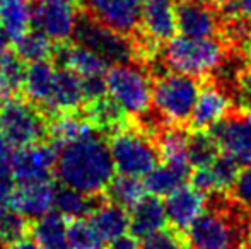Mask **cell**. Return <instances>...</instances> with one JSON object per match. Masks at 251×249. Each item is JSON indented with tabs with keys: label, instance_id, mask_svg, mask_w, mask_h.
<instances>
[{
	"label": "cell",
	"instance_id": "83f0119b",
	"mask_svg": "<svg viewBox=\"0 0 251 249\" xmlns=\"http://www.w3.org/2000/svg\"><path fill=\"white\" fill-rule=\"evenodd\" d=\"M155 147L164 162L188 164V135L181 128L166 126L155 133Z\"/></svg>",
	"mask_w": 251,
	"mask_h": 249
},
{
	"label": "cell",
	"instance_id": "681fc988",
	"mask_svg": "<svg viewBox=\"0 0 251 249\" xmlns=\"http://www.w3.org/2000/svg\"><path fill=\"white\" fill-rule=\"evenodd\" d=\"M246 241H248L250 248H251V219L248 220V229H246Z\"/></svg>",
	"mask_w": 251,
	"mask_h": 249
},
{
	"label": "cell",
	"instance_id": "d590c367",
	"mask_svg": "<svg viewBox=\"0 0 251 249\" xmlns=\"http://www.w3.org/2000/svg\"><path fill=\"white\" fill-rule=\"evenodd\" d=\"M27 232V219L21 215L16 208L5 206L0 208V237L5 243H14L26 236Z\"/></svg>",
	"mask_w": 251,
	"mask_h": 249
},
{
	"label": "cell",
	"instance_id": "e575fe53",
	"mask_svg": "<svg viewBox=\"0 0 251 249\" xmlns=\"http://www.w3.org/2000/svg\"><path fill=\"white\" fill-rule=\"evenodd\" d=\"M241 160L232 157L231 154L224 152L222 156H217V159L210 164L215 183H217V191H224L227 188H232L239 171H241Z\"/></svg>",
	"mask_w": 251,
	"mask_h": 249
},
{
	"label": "cell",
	"instance_id": "ffe728a7",
	"mask_svg": "<svg viewBox=\"0 0 251 249\" xmlns=\"http://www.w3.org/2000/svg\"><path fill=\"white\" fill-rule=\"evenodd\" d=\"M130 212V232L135 237H146L152 232L164 229L168 217H166L164 202L159 200V196H142L137 205H133Z\"/></svg>",
	"mask_w": 251,
	"mask_h": 249
},
{
	"label": "cell",
	"instance_id": "ab89813d",
	"mask_svg": "<svg viewBox=\"0 0 251 249\" xmlns=\"http://www.w3.org/2000/svg\"><path fill=\"white\" fill-rule=\"evenodd\" d=\"M82 89H84V99L87 103H93L106 96L108 86H106L104 73L102 75H89L82 77Z\"/></svg>",
	"mask_w": 251,
	"mask_h": 249
},
{
	"label": "cell",
	"instance_id": "4dcf8cb0",
	"mask_svg": "<svg viewBox=\"0 0 251 249\" xmlns=\"http://www.w3.org/2000/svg\"><path fill=\"white\" fill-rule=\"evenodd\" d=\"M14 43H16V55L27 63L48 60L50 57H53V51H55L51 45L53 41L40 29L27 31Z\"/></svg>",
	"mask_w": 251,
	"mask_h": 249
},
{
	"label": "cell",
	"instance_id": "b9f144b4",
	"mask_svg": "<svg viewBox=\"0 0 251 249\" xmlns=\"http://www.w3.org/2000/svg\"><path fill=\"white\" fill-rule=\"evenodd\" d=\"M232 7H234V14L251 23V0H234Z\"/></svg>",
	"mask_w": 251,
	"mask_h": 249
},
{
	"label": "cell",
	"instance_id": "5b68a950",
	"mask_svg": "<svg viewBox=\"0 0 251 249\" xmlns=\"http://www.w3.org/2000/svg\"><path fill=\"white\" fill-rule=\"evenodd\" d=\"M200 86L197 77L168 72L157 77L152 89L154 110L169 123H185L192 118Z\"/></svg>",
	"mask_w": 251,
	"mask_h": 249
},
{
	"label": "cell",
	"instance_id": "cb8c5ba5",
	"mask_svg": "<svg viewBox=\"0 0 251 249\" xmlns=\"http://www.w3.org/2000/svg\"><path fill=\"white\" fill-rule=\"evenodd\" d=\"M31 234L40 249H70L67 219L58 212H48L34 220Z\"/></svg>",
	"mask_w": 251,
	"mask_h": 249
},
{
	"label": "cell",
	"instance_id": "816d5d0a",
	"mask_svg": "<svg viewBox=\"0 0 251 249\" xmlns=\"http://www.w3.org/2000/svg\"><path fill=\"white\" fill-rule=\"evenodd\" d=\"M69 2H70V0H69Z\"/></svg>",
	"mask_w": 251,
	"mask_h": 249
},
{
	"label": "cell",
	"instance_id": "74e56055",
	"mask_svg": "<svg viewBox=\"0 0 251 249\" xmlns=\"http://www.w3.org/2000/svg\"><path fill=\"white\" fill-rule=\"evenodd\" d=\"M232 196L234 202L243 208L251 210V164L248 162L241 167L234 184H232Z\"/></svg>",
	"mask_w": 251,
	"mask_h": 249
},
{
	"label": "cell",
	"instance_id": "f1b7e54d",
	"mask_svg": "<svg viewBox=\"0 0 251 249\" xmlns=\"http://www.w3.org/2000/svg\"><path fill=\"white\" fill-rule=\"evenodd\" d=\"M94 128L86 116H80L77 111L72 113H60L56 116L50 118V128H48V138L50 142L55 143L56 147L77 138Z\"/></svg>",
	"mask_w": 251,
	"mask_h": 249
},
{
	"label": "cell",
	"instance_id": "d6986e66",
	"mask_svg": "<svg viewBox=\"0 0 251 249\" xmlns=\"http://www.w3.org/2000/svg\"><path fill=\"white\" fill-rule=\"evenodd\" d=\"M55 60L60 67L70 68L80 77H89V75H102L106 70L109 68V63L93 51L91 48L84 46V45H65L62 43L55 51Z\"/></svg>",
	"mask_w": 251,
	"mask_h": 249
},
{
	"label": "cell",
	"instance_id": "f546056e",
	"mask_svg": "<svg viewBox=\"0 0 251 249\" xmlns=\"http://www.w3.org/2000/svg\"><path fill=\"white\" fill-rule=\"evenodd\" d=\"M144 195H146L144 183L139 178L128 176V174L113 176V180L109 181L104 189L106 198L116 205L123 206V208H132L142 200Z\"/></svg>",
	"mask_w": 251,
	"mask_h": 249
},
{
	"label": "cell",
	"instance_id": "d6a6232c",
	"mask_svg": "<svg viewBox=\"0 0 251 249\" xmlns=\"http://www.w3.org/2000/svg\"><path fill=\"white\" fill-rule=\"evenodd\" d=\"M219 143L207 130H197L188 135V160L192 166H208L219 156Z\"/></svg>",
	"mask_w": 251,
	"mask_h": 249
},
{
	"label": "cell",
	"instance_id": "4fadbf2b",
	"mask_svg": "<svg viewBox=\"0 0 251 249\" xmlns=\"http://www.w3.org/2000/svg\"><path fill=\"white\" fill-rule=\"evenodd\" d=\"M208 132L217 140L222 152L231 154L243 164L251 160V114L226 116Z\"/></svg>",
	"mask_w": 251,
	"mask_h": 249
},
{
	"label": "cell",
	"instance_id": "6da1fadb",
	"mask_svg": "<svg viewBox=\"0 0 251 249\" xmlns=\"http://www.w3.org/2000/svg\"><path fill=\"white\" fill-rule=\"evenodd\" d=\"M104 135L98 128H91L58 147L55 174L60 183L87 195L104 191L116 171Z\"/></svg>",
	"mask_w": 251,
	"mask_h": 249
},
{
	"label": "cell",
	"instance_id": "1f68e13d",
	"mask_svg": "<svg viewBox=\"0 0 251 249\" xmlns=\"http://www.w3.org/2000/svg\"><path fill=\"white\" fill-rule=\"evenodd\" d=\"M23 60L16 55V51H9L0 60V97L3 101L10 99L16 92L23 89L26 67Z\"/></svg>",
	"mask_w": 251,
	"mask_h": 249
},
{
	"label": "cell",
	"instance_id": "30bf717a",
	"mask_svg": "<svg viewBox=\"0 0 251 249\" xmlns=\"http://www.w3.org/2000/svg\"><path fill=\"white\" fill-rule=\"evenodd\" d=\"M144 41L139 45L140 55L149 57L159 43L169 41L178 31L175 0H144L140 10Z\"/></svg>",
	"mask_w": 251,
	"mask_h": 249
},
{
	"label": "cell",
	"instance_id": "f35d334b",
	"mask_svg": "<svg viewBox=\"0 0 251 249\" xmlns=\"http://www.w3.org/2000/svg\"><path fill=\"white\" fill-rule=\"evenodd\" d=\"M14 184H16V176L10 160H0V208L10 206V200L16 191Z\"/></svg>",
	"mask_w": 251,
	"mask_h": 249
},
{
	"label": "cell",
	"instance_id": "44dd1931",
	"mask_svg": "<svg viewBox=\"0 0 251 249\" xmlns=\"http://www.w3.org/2000/svg\"><path fill=\"white\" fill-rule=\"evenodd\" d=\"M55 75L56 68L47 60L34 62L26 68V75H24L23 84L24 94H26V97L31 103L36 104L38 108H41V111L50 103Z\"/></svg>",
	"mask_w": 251,
	"mask_h": 249
},
{
	"label": "cell",
	"instance_id": "52a82bcc",
	"mask_svg": "<svg viewBox=\"0 0 251 249\" xmlns=\"http://www.w3.org/2000/svg\"><path fill=\"white\" fill-rule=\"evenodd\" d=\"M50 120L33 103L7 99L0 106V132L14 147H26L48 138Z\"/></svg>",
	"mask_w": 251,
	"mask_h": 249
},
{
	"label": "cell",
	"instance_id": "836d02e7",
	"mask_svg": "<svg viewBox=\"0 0 251 249\" xmlns=\"http://www.w3.org/2000/svg\"><path fill=\"white\" fill-rule=\"evenodd\" d=\"M69 244L70 249H102L104 239L91 220L75 219L69 226Z\"/></svg>",
	"mask_w": 251,
	"mask_h": 249
},
{
	"label": "cell",
	"instance_id": "d4e9b609",
	"mask_svg": "<svg viewBox=\"0 0 251 249\" xmlns=\"http://www.w3.org/2000/svg\"><path fill=\"white\" fill-rule=\"evenodd\" d=\"M190 178L188 164H173L164 162L161 166H155L144 176V186L151 195L168 196L175 189L185 184Z\"/></svg>",
	"mask_w": 251,
	"mask_h": 249
},
{
	"label": "cell",
	"instance_id": "277c9868",
	"mask_svg": "<svg viewBox=\"0 0 251 249\" xmlns=\"http://www.w3.org/2000/svg\"><path fill=\"white\" fill-rule=\"evenodd\" d=\"M186 239L193 249H239L246 239V229L231 210L214 206L188 227Z\"/></svg>",
	"mask_w": 251,
	"mask_h": 249
},
{
	"label": "cell",
	"instance_id": "e0dca14e",
	"mask_svg": "<svg viewBox=\"0 0 251 249\" xmlns=\"http://www.w3.org/2000/svg\"><path fill=\"white\" fill-rule=\"evenodd\" d=\"M231 110V97L219 84H208L200 89L193 108L190 123L195 130H210L227 116Z\"/></svg>",
	"mask_w": 251,
	"mask_h": 249
},
{
	"label": "cell",
	"instance_id": "7402d4cb",
	"mask_svg": "<svg viewBox=\"0 0 251 249\" xmlns=\"http://www.w3.org/2000/svg\"><path fill=\"white\" fill-rule=\"evenodd\" d=\"M91 222L96 227L104 243L125 236L130 230V215L125 208L104 198L91 213Z\"/></svg>",
	"mask_w": 251,
	"mask_h": 249
},
{
	"label": "cell",
	"instance_id": "484cf974",
	"mask_svg": "<svg viewBox=\"0 0 251 249\" xmlns=\"http://www.w3.org/2000/svg\"><path fill=\"white\" fill-rule=\"evenodd\" d=\"M125 111L123 108L109 97H101L93 103H87V108L84 111V116L94 128H98L102 133H115L120 128L125 126Z\"/></svg>",
	"mask_w": 251,
	"mask_h": 249
},
{
	"label": "cell",
	"instance_id": "7c38bea8",
	"mask_svg": "<svg viewBox=\"0 0 251 249\" xmlns=\"http://www.w3.org/2000/svg\"><path fill=\"white\" fill-rule=\"evenodd\" d=\"M144 0H82L87 16L122 34H132L140 24Z\"/></svg>",
	"mask_w": 251,
	"mask_h": 249
},
{
	"label": "cell",
	"instance_id": "60d3db41",
	"mask_svg": "<svg viewBox=\"0 0 251 249\" xmlns=\"http://www.w3.org/2000/svg\"><path fill=\"white\" fill-rule=\"evenodd\" d=\"M108 249H140V244L135 236H120L116 239L109 241Z\"/></svg>",
	"mask_w": 251,
	"mask_h": 249
},
{
	"label": "cell",
	"instance_id": "7dc6e473",
	"mask_svg": "<svg viewBox=\"0 0 251 249\" xmlns=\"http://www.w3.org/2000/svg\"><path fill=\"white\" fill-rule=\"evenodd\" d=\"M208 2L212 3V5H217V7H222V9H231L232 3H234V0H208Z\"/></svg>",
	"mask_w": 251,
	"mask_h": 249
},
{
	"label": "cell",
	"instance_id": "ee69618b",
	"mask_svg": "<svg viewBox=\"0 0 251 249\" xmlns=\"http://www.w3.org/2000/svg\"><path fill=\"white\" fill-rule=\"evenodd\" d=\"M241 94H243V103L248 108L250 114H251V77H246L241 84Z\"/></svg>",
	"mask_w": 251,
	"mask_h": 249
},
{
	"label": "cell",
	"instance_id": "3957f363",
	"mask_svg": "<svg viewBox=\"0 0 251 249\" xmlns=\"http://www.w3.org/2000/svg\"><path fill=\"white\" fill-rule=\"evenodd\" d=\"M151 77L149 68L133 62L111 65L104 73L108 94L126 114L137 118L151 110L154 89Z\"/></svg>",
	"mask_w": 251,
	"mask_h": 249
},
{
	"label": "cell",
	"instance_id": "8992f818",
	"mask_svg": "<svg viewBox=\"0 0 251 249\" xmlns=\"http://www.w3.org/2000/svg\"><path fill=\"white\" fill-rule=\"evenodd\" d=\"M115 169L120 174L142 178L157 166L159 152L151 136L140 128H120L109 140Z\"/></svg>",
	"mask_w": 251,
	"mask_h": 249
},
{
	"label": "cell",
	"instance_id": "8fae6325",
	"mask_svg": "<svg viewBox=\"0 0 251 249\" xmlns=\"http://www.w3.org/2000/svg\"><path fill=\"white\" fill-rule=\"evenodd\" d=\"M77 19L69 0H41L33 7L34 27L56 43H65L74 36Z\"/></svg>",
	"mask_w": 251,
	"mask_h": 249
},
{
	"label": "cell",
	"instance_id": "9c48e42d",
	"mask_svg": "<svg viewBox=\"0 0 251 249\" xmlns=\"http://www.w3.org/2000/svg\"><path fill=\"white\" fill-rule=\"evenodd\" d=\"M56 157H58V147L53 142L41 140L31 145L19 147V150L10 157V166H12L16 181L19 184L51 181Z\"/></svg>",
	"mask_w": 251,
	"mask_h": 249
},
{
	"label": "cell",
	"instance_id": "5bb4252c",
	"mask_svg": "<svg viewBox=\"0 0 251 249\" xmlns=\"http://www.w3.org/2000/svg\"><path fill=\"white\" fill-rule=\"evenodd\" d=\"M178 31L190 38H212L219 33V16L205 0H181L176 5Z\"/></svg>",
	"mask_w": 251,
	"mask_h": 249
},
{
	"label": "cell",
	"instance_id": "ba28073f",
	"mask_svg": "<svg viewBox=\"0 0 251 249\" xmlns=\"http://www.w3.org/2000/svg\"><path fill=\"white\" fill-rule=\"evenodd\" d=\"M74 38L79 45H84L101 55L109 65L133 62L137 55H140L139 46L126 34L98 23L87 14L77 19Z\"/></svg>",
	"mask_w": 251,
	"mask_h": 249
},
{
	"label": "cell",
	"instance_id": "f907efd6",
	"mask_svg": "<svg viewBox=\"0 0 251 249\" xmlns=\"http://www.w3.org/2000/svg\"><path fill=\"white\" fill-rule=\"evenodd\" d=\"M0 249H5V241L0 237Z\"/></svg>",
	"mask_w": 251,
	"mask_h": 249
},
{
	"label": "cell",
	"instance_id": "f6af8a7d",
	"mask_svg": "<svg viewBox=\"0 0 251 249\" xmlns=\"http://www.w3.org/2000/svg\"><path fill=\"white\" fill-rule=\"evenodd\" d=\"M5 249H40V248H38V244L34 243V241L23 237V239L10 243V246H9V248H5Z\"/></svg>",
	"mask_w": 251,
	"mask_h": 249
},
{
	"label": "cell",
	"instance_id": "bcb514c9",
	"mask_svg": "<svg viewBox=\"0 0 251 249\" xmlns=\"http://www.w3.org/2000/svg\"><path fill=\"white\" fill-rule=\"evenodd\" d=\"M9 36L5 34V31L0 27V60L9 53Z\"/></svg>",
	"mask_w": 251,
	"mask_h": 249
},
{
	"label": "cell",
	"instance_id": "8d00e7d4",
	"mask_svg": "<svg viewBox=\"0 0 251 249\" xmlns=\"http://www.w3.org/2000/svg\"><path fill=\"white\" fill-rule=\"evenodd\" d=\"M140 249H183V243L173 230L161 229L142 237Z\"/></svg>",
	"mask_w": 251,
	"mask_h": 249
},
{
	"label": "cell",
	"instance_id": "7a4b0ae2",
	"mask_svg": "<svg viewBox=\"0 0 251 249\" xmlns=\"http://www.w3.org/2000/svg\"><path fill=\"white\" fill-rule=\"evenodd\" d=\"M226 58L224 45L212 38L173 36L168 41L162 62L171 72L192 77H205L215 72Z\"/></svg>",
	"mask_w": 251,
	"mask_h": 249
},
{
	"label": "cell",
	"instance_id": "4316f807",
	"mask_svg": "<svg viewBox=\"0 0 251 249\" xmlns=\"http://www.w3.org/2000/svg\"><path fill=\"white\" fill-rule=\"evenodd\" d=\"M33 24V7L29 0H0V27L10 41H16L29 31Z\"/></svg>",
	"mask_w": 251,
	"mask_h": 249
},
{
	"label": "cell",
	"instance_id": "c3c4849f",
	"mask_svg": "<svg viewBox=\"0 0 251 249\" xmlns=\"http://www.w3.org/2000/svg\"><path fill=\"white\" fill-rule=\"evenodd\" d=\"M246 58H248V62L251 63V31H250L248 38H246Z\"/></svg>",
	"mask_w": 251,
	"mask_h": 249
},
{
	"label": "cell",
	"instance_id": "2e32d148",
	"mask_svg": "<svg viewBox=\"0 0 251 249\" xmlns=\"http://www.w3.org/2000/svg\"><path fill=\"white\" fill-rule=\"evenodd\" d=\"M84 89H82V77L77 75L70 68L62 67L56 70L55 82L50 103L43 110V113L48 116V120L60 113H72L80 108L84 103Z\"/></svg>",
	"mask_w": 251,
	"mask_h": 249
},
{
	"label": "cell",
	"instance_id": "7bdbcfd3",
	"mask_svg": "<svg viewBox=\"0 0 251 249\" xmlns=\"http://www.w3.org/2000/svg\"><path fill=\"white\" fill-rule=\"evenodd\" d=\"M12 147L14 145L9 142V138L0 132V160H10V157L14 154Z\"/></svg>",
	"mask_w": 251,
	"mask_h": 249
},
{
	"label": "cell",
	"instance_id": "9a60e30c",
	"mask_svg": "<svg viewBox=\"0 0 251 249\" xmlns=\"http://www.w3.org/2000/svg\"><path fill=\"white\" fill-rule=\"evenodd\" d=\"M166 217L176 230H188V227L205 212L207 195L195 186H179L166 196Z\"/></svg>",
	"mask_w": 251,
	"mask_h": 249
},
{
	"label": "cell",
	"instance_id": "ac0fdd59",
	"mask_svg": "<svg viewBox=\"0 0 251 249\" xmlns=\"http://www.w3.org/2000/svg\"><path fill=\"white\" fill-rule=\"evenodd\" d=\"M55 191L56 189L51 181L19 184V188L12 195L10 206L27 220H38L51 210L55 202Z\"/></svg>",
	"mask_w": 251,
	"mask_h": 249
},
{
	"label": "cell",
	"instance_id": "603a6c76",
	"mask_svg": "<svg viewBox=\"0 0 251 249\" xmlns=\"http://www.w3.org/2000/svg\"><path fill=\"white\" fill-rule=\"evenodd\" d=\"M106 196L102 193L98 195H87L84 191H79L75 188H70L63 184L55 191V212H58L62 217L70 220L84 219V217L91 215L93 210L104 200Z\"/></svg>",
	"mask_w": 251,
	"mask_h": 249
}]
</instances>
